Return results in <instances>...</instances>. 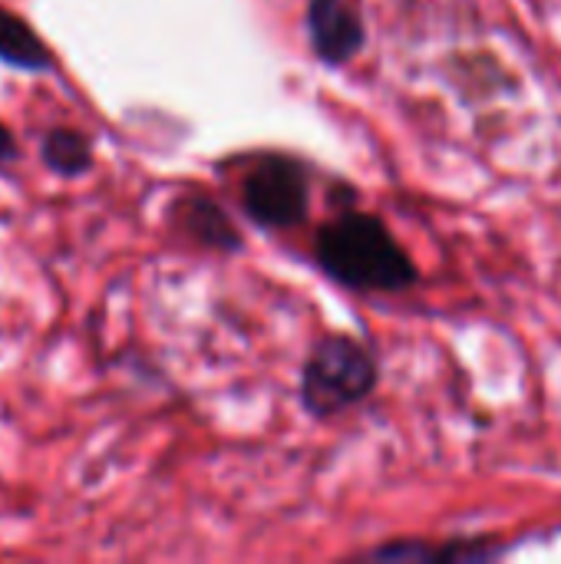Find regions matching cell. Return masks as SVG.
<instances>
[{
    "instance_id": "cell-4",
    "label": "cell",
    "mask_w": 561,
    "mask_h": 564,
    "mask_svg": "<svg viewBox=\"0 0 561 564\" xmlns=\"http://www.w3.org/2000/svg\"><path fill=\"white\" fill-rule=\"evenodd\" d=\"M308 36L314 53L331 66L350 63L367 43L364 20L347 0H308Z\"/></svg>"
},
{
    "instance_id": "cell-8",
    "label": "cell",
    "mask_w": 561,
    "mask_h": 564,
    "mask_svg": "<svg viewBox=\"0 0 561 564\" xmlns=\"http://www.w3.org/2000/svg\"><path fill=\"white\" fill-rule=\"evenodd\" d=\"M440 545H423V542H390L384 549H374L367 558L377 562H436Z\"/></svg>"
},
{
    "instance_id": "cell-6",
    "label": "cell",
    "mask_w": 561,
    "mask_h": 564,
    "mask_svg": "<svg viewBox=\"0 0 561 564\" xmlns=\"http://www.w3.org/2000/svg\"><path fill=\"white\" fill-rule=\"evenodd\" d=\"M0 59L20 69H50L53 63L43 40L10 10H0Z\"/></svg>"
},
{
    "instance_id": "cell-2",
    "label": "cell",
    "mask_w": 561,
    "mask_h": 564,
    "mask_svg": "<svg viewBox=\"0 0 561 564\" xmlns=\"http://www.w3.org/2000/svg\"><path fill=\"white\" fill-rule=\"evenodd\" d=\"M374 387H377L374 354L360 340L334 334L311 350L304 364L301 400L311 416H334L367 400Z\"/></svg>"
},
{
    "instance_id": "cell-7",
    "label": "cell",
    "mask_w": 561,
    "mask_h": 564,
    "mask_svg": "<svg viewBox=\"0 0 561 564\" xmlns=\"http://www.w3.org/2000/svg\"><path fill=\"white\" fill-rule=\"evenodd\" d=\"M43 162L60 175H79L93 162V145L73 129H53L43 135Z\"/></svg>"
},
{
    "instance_id": "cell-5",
    "label": "cell",
    "mask_w": 561,
    "mask_h": 564,
    "mask_svg": "<svg viewBox=\"0 0 561 564\" xmlns=\"http://www.w3.org/2000/svg\"><path fill=\"white\" fill-rule=\"evenodd\" d=\"M182 225L205 248L238 251V245H241V235L235 231V225L228 221V215L218 205H212L208 198H188L182 205Z\"/></svg>"
},
{
    "instance_id": "cell-1",
    "label": "cell",
    "mask_w": 561,
    "mask_h": 564,
    "mask_svg": "<svg viewBox=\"0 0 561 564\" xmlns=\"http://www.w3.org/2000/svg\"><path fill=\"white\" fill-rule=\"evenodd\" d=\"M321 268L354 291L397 294L420 281L413 258L393 238V231L367 212H344L317 235Z\"/></svg>"
},
{
    "instance_id": "cell-3",
    "label": "cell",
    "mask_w": 561,
    "mask_h": 564,
    "mask_svg": "<svg viewBox=\"0 0 561 564\" xmlns=\"http://www.w3.org/2000/svg\"><path fill=\"white\" fill-rule=\"evenodd\" d=\"M245 212L265 228H291L304 221L311 205L308 172L284 155L261 159L241 182Z\"/></svg>"
},
{
    "instance_id": "cell-9",
    "label": "cell",
    "mask_w": 561,
    "mask_h": 564,
    "mask_svg": "<svg viewBox=\"0 0 561 564\" xmlns=\"http://www.w3.org/2000/svg\"><path fill=\"white\" fill-rule=\"evenodd\" d=\"M13 159H17V139L7 126H0V165L13 162Z\"/></svg>"
}]
</instances>
